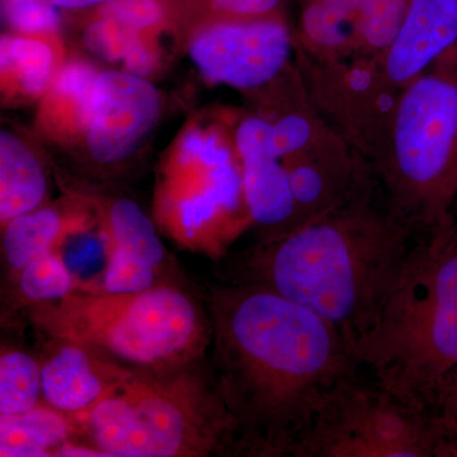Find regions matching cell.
Here are the masks:
<instances>
[{
    "mask_svg": "<svg viewBox=\"0 0 457 457\" xmlns=\"http://www.w3.org/2000/svg\"><path fill=\"white\" fill-rule=\"evenodd\" d=\"M212 319L215 384L236 453L291 456L327 396L362 370L332 324L266 286L216 288Z\"/></svg>",
    "mask_w": 457,
    "mask_h": 457,
    "instance_id": "obj_1",
    "label": "cell"
},
{
    "mask_svg": "<svg viewBox=\"0 0 457 457\" xmlns=\"http://www.w3.org/2000/svg\"><path fill=\"white\" fill-rule=\"evenodd\" d=\"M425 230L394 209L372 174L318 218L262 240L236 282L266 286L317 312L352 351Z\"/></svg>",
    "mask_w": 457,
    "mask_h": 457,
    "instance_id": "obj_2",
    "label": "cell"
},
{
    "mask_svg": "<svg viewBox=\"0 0 457 457\" xmlns=\"http://www.w3.org/2000/svg\"><path fill=\"white\" fill-rule=\"evenodd\" d=\"M361 369L385 389L431 411L457 368V221L427 228L378 312L352 348Z\"/></svg>",
    "mask_w": 457,
    "mask_h": 457,
    "instance_id": "obj_3",
    "label": "cell"
},
{
    "mask_svg": "<svg viewBox=\"0 0 457 457\" xmlns=\"http://www.w3.org/2000/svg\"><path fill=\"white\" fill-rule=\"evenodd\" d=\"M457 45V0H411L389 46L371 56L317 62L295 50L321 116L368 162L399 98Z\"/></svg>",
    "mask_w": 457,
    "mask_h": 457,
    "instance_id": "obj_4",
    "label": "cell"
},
{
    "mask_svg": "<svg viewBox=\"0 0 457 457\" xmlns=\"http://www.w3.org/2000/svg\"><path fill=\"white\" fill-rule=\"evenodd\" d=\"M390 204L423 228L453 220L457 201V45L399 98L366 162Z\"/></svg>",
    "mask_w": 457,
    "mask_h": 457,
    "instance_id": "obj_5",
    "label": "cell"
},
{
    "mask_svg": "<svg viewBox=\"0 0 457 457\" xmlns=\"http://www.w3.org/2000/svg\"><path fill=\"white\" fill-rule=\"evenodd\" d=\"M87 425L99 456L177 457L236 453L237 431L216 384L123 372Z\"/></svg>",
    "mask_w": 457,
    "mask_h": 457,
    "instance_id": "obj_6",
    "label": "cell"
},
{
    "mask_svg": "<svg viewBox=\"0 0 457 457\" xmlns=\"http://www.w3.org/2000/svg\"><path fill=\"white\" fill-rule=\"evenodd\" d=\"M31 319L59 341L144 368L188 361L204 336L194 302L168 286L130 294L74 290L59 302L32 305Z\"/></svg>",
    "mask_w": 457,
    "mask_h": 457,
    "instance_id": "obj_7",
    "label": "cell"
},
{
    "mask_svg": "<svg viewBox=\"0 0 457 457\" xmlns=\"http://www.w3.org/2000/svg\"><path fill=\"white\" fill-rule=\"evenodd\" d=\"M440 432L428 409L405 402L360 371L327 396L294 457H437Z\"/></svg>",
    "mask_w": 457,
    "mask_h": 457,
    "instance_id": "obj_8",
    "label": "cell"
},
{
    "mask_svg": "<svg viewBox=\"0 0 457 457\" xmlns=\"http://www.w3.org/2000/svg\"><path fill=\"white\" fill-rule=\"evenodd\" d=\"M245 204L234 139L219 126L191 123L171 146L159 192L162 220L182 239L209 234Z\"/></svg>",
    "mask_w": 457,
    "mask_h": 457,
    "instance_id": "obj_9",
    "label": "cell"
},
{
    "mask_svg": "<svg viewBox=\"0 0 457 457\" xmlns=\"http://www.w3.org/2000/svg\"><path fill=\"white\" fill-rule=\"evenodd\" d=\"M200 73L212 83L260 92L290 68L295 36L284 13L220 21L186 38Z\"/></svg>",
    "mask_w": 457,
    "mask_h": 457,
    "instance_id": "obj_10",
    "label": "cell"
},
{
    "mask_svg": "<svg viewBox=\"0 0 457 457\" xmlns=\"http://www.w3.org/2000/svg\"><path fill=\"white\" fill-rule=\"evenodd\" d=\"M162 99L146 78L128 71L98 73L84 144L93 161L121 163L137 152L158 122Z\"/></svg>",
    "mask_w": 457,
    "mask_h": 457,
    "instance_id": "obj_11",
    "label": "cell"
},
{
    "mask_svg": "<svg viewBox=\"0 0 457 457\" xmlns=\"http://www.w3.org/2000/svg\"><path fill=\"white\" fill-rule=\"evenodd\" d=\"M233 139L249 219L266 230L264 239L281 236L293 228L295 201L272 123L262 114L245 117Z\"/></svg>",
    "mask_w": 457,
    "mask_h": 457,
    "instance_id": "obj_12",
    "label": "cell"
},
{
    "mask_svg": "<svg viewBox=\"0 0 457 457\" xmlns=\"http://www.w3.org/2000/svg\"><path fill=\"white\" fill-rule=\"evenodd\" d=\"M62 343L41 366L42 396L62 413L86 414L123 372L98 362L89 348Z\"/></svg>",
    "mask_w": 457,
    "mask_h": 457,
    "instance_id": "obj_13",
    "label": "cell"
},
{
    "mask_svg": "<svg viewBox=\"0 0 457 457\" xmlns=\"http://www.w3.org/2000/svg\"><path fill=\"white\" fill-rule=\"evenodd\" d=\"M59 35L7 33L0 41L2 93L7 102H32L44 97L64 65Z\"/></svg>",
    "mask_w": 457,
    "mask_h": 457,
    "instance_id": "obj_14",
    "label": "cell"
},
{
    "mask_svg": "<svg viewBox=\"0 0 457 457\" xmlns=\"http://www.w3.org/2000/svg\"><path fill=\"white\" fill-rule=\"evenodd\" d=\"M97 75L87 62H64L40 99L37 126L45 137L62 144L83 139Z\"/></svg>",
    "mask_w": 457,
    "mask_h": 457,
    "instance_id": "obj_15",
    "label": "cell"
},
{
    "mask_svg": "<svg viewBox=\"0 0 457 457\" xmlns=\"http://www.w3.org/2000/svg\"><path fill=\"white\" fill-rule=\"evenodd\" d=\"M46 173L40 159L17 135L0 134V220L3 225L17 216L44 206Z\"/></svg>",
    "mask_w": 457,
    "mask_h": 457,
    "instance_id": "obj_16",
    "label": "cell"
},
{
    "mask_svg": "<svg viewBox=\"0 0 457 457\" xmlns=\"http://www.w3.org/2000/svg\"><path fill=\"white\" fill-rule=\"evenodd\" d=\"M356 16L305 0L295 36V50L317 62L347 59L354 50Z\"/></svg>",
    "mask_w": 457,
    "mask_h": 457,
    "instance_id": "obj_17",
    "label": "cell"
},
{
    "mask_svg": "<svg viewBox=\"0 0 457 457\" xmlns=\"http://www.w3.org/2000/svg\"><path fill=\"white\" fill-rule=\"evenodd\" d=\"M84 41L89 50L110 62H122L126 71L146 78L159 64L158 38L116 21L83 14Z\"/></svg>",
    "mask_w": 457,
    "mask_h": 457,
    "instance_id": "obj_18",
    "label": "cell"
},
{
    "mask_svg": "<svg viewBox=\"0 0 457 457\" xmlns=\"http://www.w3.org/2000/svg\"><path fill=\"white\" fill-rule=\"evenodd\" d=\"M68 227V219L55 206H42L3 225V251L9 269L20 273L55 252Z\"/></svg>",
    "mask_w": 457,
    "mask_h": 457,
    "instance_id": "obj_19",
    "label": "cell"
},
{
    "mask_svg": "<svg viewBox=\"0 0 457 457\" xmlns=\"http://www.w3.org/2000/svg\"><path fill=\"white\" fill-rule=\"evenodd\" d=\"M71 427L62 411L36 407L17 416L0 418V455L49 456L64 447Z\"/></svg>",
    "mask_w": 457,
    "mask_h": 457,
    "instance_id": "obj_20",
    "label": "cell"
},
{
    "mask_svg": "<svg viewBox=\"0 0 457 457\" xmlns=\"http://www.w3.org/2000/svg\"><path fill=\"white\" fill-rule=\"evenodd\" d=\"M111 245L121 248L154 269H159L165 258L163 243L152 220L143 209L130 200L119 198L108 207L104 216Z\"/></svg>",
    "mask_w": 457,
    "mask_h": 457,
    "instance_id": "obj_21",
    "label": "cell"
},
{
    "mask_svg": "<svg viewBox=\"0 0 457 457\" xmlns=\"http://www.w3.org/2000/svg\"><path fill=\"white\" fill-rule=\"evenodd\" d=\"M177 35L192 32L220 21L282 13L285 0H167Z\"/></svg>",
    "mask_w": 457,
    "mask_h": 457,
    "instance_id": "obj_22",
    "label": "cell"
},
{
    "mask_svg": "<svg viewBox=\"0 0 457 457\" xmlns=\"http://www.w3.org/2000/svg\"><path fill=\"white\" fill-rule=\"evenodd\" d=\"M42 395L41 366L22 351L0 357V416H17L37 407Z\"/></svg>",
    "mask_w": 457,
    "mask_h": 457,
    "instance_id": "obj_23",
    "label": "cell"
},
{
    "mask_svg": "<svg viewBox=\"0 0 457 457\" xmlns=\"http://www.w3.org/2000/svg\"><path fill=\"white\" fill-rule=\"evenodd\" d=\"M411 2L362 0L356 14V40L350 57L375 55L389 46L407 18Z\"/></svg>",
    "mask_w": 457,
    "mask_h": 457,
    "instance_id": "obj_24",
    "label": "cell"
},
{
    "mask_svg": "<svg viewBox=\"0 0 457 457\" xmlns=\"http://www.w3.org/2000/svg\"><path fill=\"white\" fill-rule=\"evenodd\" d=\"M74 276L62 255L53 252L18 273L21 294L32 305L59 302L73 293Z\"/></svg>",
    "mask_w": 457,
    "mask_h": 457,
    "instance_id": "obj_25",
    "label": "cell"
},
{
    "mask_svg": "<svg viewBox=\"0 0 457 457\" xmlns=\"http://www.w3.org/2000/svg\"><path fill=\"white\" fill-rule=\"evenodd\" d=\"M88 12L152 37L158 38L165 31L176 32L167 0H106Z\"/></svg>",
    "mask_w": 457,
    "mask_h": 457,
    "instance_id": "obj_26",
    "label": "cell"
},
{
    "mask_svg": "<svg viewBox=\"0 0 457 457\" xmlns=\"http://www.w3.org/2000/svg\"><path fill=\"white\" fill-rule=\"evenodd\" d=\"M154 267L137 255L111 245L101 291L112 294L140 293L155 286Z\"/></svg>",
    "mask_w": 457,
    "mask_h": 457,
    "instance_id": "obj_27",
    "label": "cell"
},
{
    "mask_svg": "<svg viewBox=\"0 0 457 457\" xmlns=\"http://www.w3.org/2000/svg\"><path fill=\"white\" fill-rule=\"evenodd\" d=\"M57 7L49 0H2L3 20L11 32L59 35Z\"/></svg>",
    "mask_w": 457,
    "mask_h": 457,
    "instance_id": "obj_28",
    "label": "cell"
},
{
    "mask_svg": "<svg viewBox=\"0 0 457 457\" xmlns=\"http://www.w3.org/2000/svg\"><path fill=\"white\" fill-rule=\"evenodd\" d=\"M431 411L440 432L437 457H457V368L436 393Z\"/></svg>",
    "mask_w": 457,
    "mask_h": 457,
    "instance_id": "obj_29",
    "label": "cell"
},
{
    "mask_svg": "<svg viewBox=\"0 0 457 457\" xmlns=\"http://www.w3.org/2000/svg\"><path fill=\"white\" fill-rule=\"evenodd\" d=\"M55 7L64 11L80 12L86 9L96 7L106 0H49Z\"/></svg>",
    "mask_w": 457,
    "mask_h": 457,
    "instance_id": "obj_30",
    "label": "cell"
},
{
    "mask_svg": "<svg viewBox=\"0 0 457 457\" xmlns=\"http://www.w3.org/2000/svg\"><path fill=\"white\" fill-rule=\"evenodd\" d=\"M315 2L323 3V4L338 9V11L345 12V13L356 16L362 0H315Z\"/></svg>",
    "mask_w": 457,
    "mask_h": 457,
    "instance_id": "obj_31",
    "label": "cell"
},
{
    "mask_svg": "<svg viewBox=\"0 0 457 457\" xmlns=\"http://www.w3.org/2000/svg\"><path fill=\"white\" fill-rule=\"evenodd\" d=\"M455 218H456V221H457V210H456V212H455Z\"/></svg>",
    "mask_w": 457,
    "mask_h": 457,
    "instance_id": "obj_32",
    "label": "cell"
}]
</instances>
